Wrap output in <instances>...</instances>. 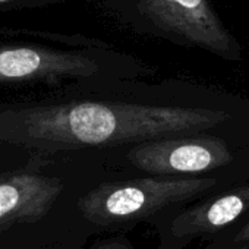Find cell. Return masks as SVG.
I'll return each instance as SVG.
<instances>
[{
    "label": "cell",
    "instance_id": "1",
    "mask_svg": "<svg viewBox=\"0 0 249 249\" xmlns=\"http://www.w3.org/2000/svg\"><path fill=\"white\" fill-rule=\"evenodd\" d=\"M230 116L207 107L78 100L0 111V142L40 153L194 137Z\"/></svg>",
    "mask_w": 249,
    "mask_h": 249
},
{
    "label": "cell",
    "instance_id": "2",
    "mask_svg": "<svg viewBox=\"0 0 249 249\" xmlns=\"http://www.w3.org/2000/svg\"><path fill=\"white\" fill-rule=\"evenodd\" d=\"M113 19L129 31L195 47L229 62L242 59L239 41L211 0H100Z\"/></svg>",
    "mask_w": 249,
    "mask_h": 249
},
{
    "label": "cell",
    "instance_id": "3",
    "mask_svg": "<svg viewBox=\"0 0 249 249\" xmlns=\"http://www.w3.org/2000/svg\"><path fill=\"white\" fill-rule=\"evenodd\" d=\"M217 185L214 178H140L104 183L78 201L82 215L97 226L129 224Z\"/></svg>",
    "mask_w": 249,
    "mask_h": 249
},
{
    "label": "cell",
    "instance_id": "4",
    "mask_svg": "<svg viewBox=\"0 0 249 249\" xmlns=\"http://www.w3.org/2000/svg\"><path fill=\"white\" fill-rule=\"evenodd\" d=\"M131 163L147 173L198 175L223 166L233 160L227 144L218 138H163L138 144L128 154Z\"/></svg>",
    "mask_w": 249,
    "mask_h": 249
},
{
    "label": "cell",
    "instance_id": "5",
    "mask_svg": "<svg viewBox=\"0 0 249 249\" xmlns=\"http://www.w3.org/2000/svg\"><path fill=\"white\" fill-rule=\"evenodd\" d=\"M63 185L57 178L15 173L0 179V230L41 220L52 210Z\"/></svg>",
    "mask_w": 249,
    "mask_h": 249
},
{
    "label": "cell",
    "instance_id": "6",
    "mask_svg": "<svg viewBox=\"0 0 249 249\" xmlns=\"http://www.w3.org/2000/svg\"><path fill=\"white\" fill-rule=\"evenodd\" d=\"M249 208V185L237 188L201 202L183 211L169 226L172 240L191 242L195 237L214 233L236 221Z\"/></svg>",
    "mask_w": 249,
    "mask_h": 249
},
{
    "label": "cell",
    "instance_id": "7",
    "mask_svg": "<svg viewBox=\"0 0 249 249\" xmlns=\"http://www.w3.org/2000/svg\"><path fill=\"white\" fill-rule=\"evenodd\" d=\"M234 242H249V221L234 236Z\"/></svg>",
    "mask_w": 249,
    "mask_h": 249
},
{
    "label": "cell",
    "instance_id": "8",
    "mask_svg": "<svg viewBox=\"0 0 249 249\" xmlns=\"http://www.w3.org/2000/svg\"><path fill=\"white\" fill-rule=\"evenodd\" d=\"M95 249H131V248L120 242H107V243H103L101 246H97Z\"/></svg>",
    "mask_w": 249,
    "mask_h": 249
}]
</instances>
